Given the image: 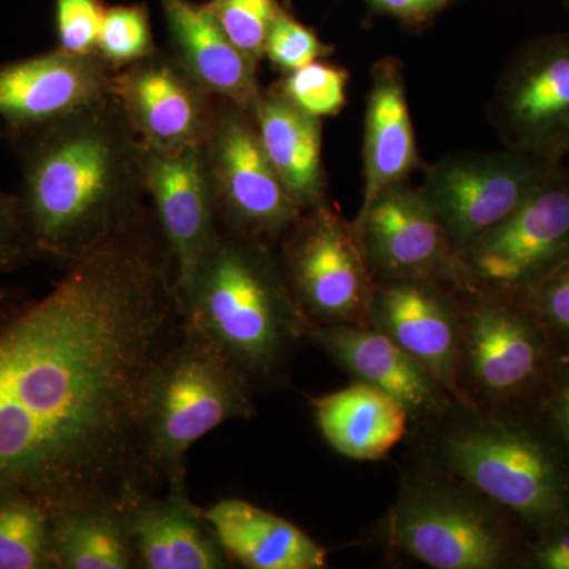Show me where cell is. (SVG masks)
I'll return each mask as SVG.
<instances>
[{"mask_svg":"<svg viewBox=\"0 0 569 569\" xmlns=\"http://www.w3.org/2000/svg\"><path fill=\"white\" fill-rule=\"evenodd\" d=\"M173 258L144 217L39 301L0 313V492L54 511L157 492L142 456L153 370L181 335Z\"/></svg>","mask_w":569,"mask_h":569,"instance_id":"6da1fadb","label":"cell"},{"mask_svg":"<svg viewBox=\"0 0 569 569\" xmlns=\"http://www.w3.org/2000/svg\"><path fill=\"white\" fill-rule=\"evenodd\" d=\"M17 198L33 260L69 268L146 217L144 146L112 99L11 134Z\"/></svg>","mask_w":569,"mask_h":569,"instance_id":"7a4b0ae2","label":"cell"},{"mask_svg":"<svg viewBox=\"0 0 569 569\" xmlns=\"http://www.w3.org/2000/svg\"><path fill=\"white\" fill-rule=\"evenodd\" d=\"M183 318L253 380L274 376L310 321L263 242L220 228L181 296Z\"/></svg>","mask_w":569,"mask_h":569,"instance_id":"3957f363","label":"cell"},{"mask_svg":"<svg viewBox=\"0 0 569 569\" xmlns=\"http://www.w3.org/2000/svg\"><path fill=\"white\" fill-rule=\"evenodd\" d=\"M252 391L233 359L183 318L142 402V456L153 488L187 489L190 449L217 427L252 418Z\"/></svg>","mask_w":569,"mask_h":569,"instance_id":"277c9868","label":"cell"},{"mask_svg":"<svg viewBox=\"0 0 569 569\" xmlns=\"http://www.w3.org/2000/svg\"><path fill=\"white\" fill-rule=\"evenodd\" d=\"M204 152L219 227L268 246L284 238L302 211L269 162L252 112L219 100Z\"/></svg>","mask_w":569,"mask_h":569,"instance_id":"5b68a950","label":"cell"},{"mask_svg":"<svg viewBox=\"0 0 569 569\" xmlns=\"http://www.w3.org/2000/svg\"><path fill=\"white\" fill-rule=\"evenodd\" d=\"M283 239V272L310 325L369 320L376 284L353 224L321 204L302 212Z\"/></svg>","mask_w":569,"mask_h":569,"instance_id":"8992f818","label":"cell"},{"mask_svg":"<svg viewBox=\"0 0 569 569\" xmlns=\"http://www.w3.org/2000/svg\"><path fill=\"white\" fill-rule=\"evenodd\" d=\"M556 170V163L511 149L452 153L429 168L421 190L458 257L518 211Z\"/></svg>","mask_w":569,"mask_h":569,"instance_id":"52a82bcc","label":"cell"},{"mask_svg":"<svg viewBox=\"0 0 569 569\" xmlns=\"http://www.w3.org/2000/svg\"><path fill=\"white\" fill-rule=\"evenodd\" d=\"M492 121L511 151L557 163L569 152V33L533 41L493 93Z\"/></svg>","mask_w":569,"mask_h":569,"instance_id":"ba28073f","label":"cell"},{"mask_svg":"<svg viewBox=\"0 0 569 569\" xmlns=\"http://www.w3.org/2000/svg\"><path fill=\"white\" fill-rule=\"evenodd\" d=\"M449 468L531 522H548L563 509V486L552 459L531 438L500 422L460 430L443 449Z\"/></svg>","mask_w":569,"mask_h":569,"instance_id":"9c48e42d","label":"cell"},{"mask_svg":"<svg viewBox=\"0 0 569 569\" xmlns=\"http://www.w3.org/2000/svg\"><path fill=\"white\" fill-rule=\"evenodd\" d=\"M568 254L569 176L556 170L518 211L458 254V272L490 287H519Z\"/></svg>","mask_w":569,"mask_h":569,"instance_id":"30bf717a","label":"cell"},{"mask_svg":"<svg viewBox=\"0 0 569 569\" xmlns=\"http://www.w3.org/2000/svg\"><path fill=\"white\" fill-rule=\"evenodd\" d=\"M111 96L146 149L204 146L219 100L176 58L152 52L112 73Z\"/></svg>","mask_w":569,"mask_h":569,"instance_id":"8fae6325","label":"cell"},{"mask_svg":"<svg viewBox=\"0 0 569 569\" xmlns=\"http://www.w3.org/2000/svg\"><path fill=\"white\" fill-rule=\"evenodd\" d=\"M353 228L367 263L385 280L432 282L458 274V257L421 189L385 190L359 212Z\"/></svg>","mask_w":569,"mask_h":569,"instance_id":"7c38bea8","label":"cell"},{"mask_svg":"<svg viewBox=\"0 0 569 569\" xmlns=\"http://www.w3.org/2000/svg\"><path fill=\"white\" fill-rule=\"evenodd\" d=\"M397 549L436 569H492L505 557L503 538L482 509L440 489L417 488L389 519Z\"/></svg>","mask_w":569,"mask_h":569,"instance_id":"4fadbf2b","label":"cell"},{"mask_svg":"<svg viewBox=\"0 0 569 569\" xmlns=\"http://www.w3.org/2000/svg\"><path fill=\"white\" fill-rule=\"evenodd\" d=\"M112 70L99 54L56 50L0 63L3 133L29 132L70 118L111 96Z\"/></svg>","mask_w":569,"mask_h":569,"instance_id":"5bb4252c","label":"cell"},{"mask_svg":"<svg viewBox=\"0 0 569 569\" xmlns=\"http://www.w3.org/2000/svg\"><path fill=\"white\" fill-rule=\"evenodd\" d=\"M144 167L148 194L182 296L220 230L204 146L178 151L144 148Z\"/></svg>","mask_w":569,"mask_h":569,"instance_id":"9a60e30c","label":"cell"},{"mask_svg":"<svg viewBox=\"0 0 569 569\" xmlns=\"http://www.w3.org/2000/svg\"><path fill=\"white\" fill-rule=\"evenodd\" d=\"M369 321L425 367L441 388L458 391L462 328L452 307L430 282L385 280L376 284Z\"/></svg>","mask_w":569,"mask_h":569,"instance_id":"2e32d148","label":"cell"},{"mask_svg":"<svg viewBox=\"0 0 569 569\" xmlns=\"http://www.w3.org/2000/svg\"><path fill=\"white\" fill-rule=\"evenodd\" d=\"M137 569H227V556L204 509L187 489L140 493L127 505Z\"/></svg>","mask_w":569,"mask_h":569,"instance_id":"e0dca14e","label":"cell"},{"mask_svg":"<svg viewBox=\"0 0 569 569\" xmlns=\"http://www.w3.org/2000/svg\"><path fill=\"white\" fill-rule=\"evenodd\" d=\"M306 336L351 376L388 392L410 413L437 415L447 406L436 378L373 326L309 325Z\"/></svg>","mask_w":569,"mask_h":569,"instance_id":"ac0fdd59","label":"cell"},{"mask_svg":"<svg viewBox=\"0 0 569 569\" xmlns=\"http://www.w3.org/2000/svg\"><path fill=\"white\" fill-rule=\"evenodd\" d=\"M173 39L176 59L217 100L253 112L261 96L257 61L228 40L206 6L189 0H160Z\"/></svg>","mask_w":569,"mask_h":569,"instance_id":"d6986e66","label":"cell"},{"mask_svg":"<svg viewBox=\"0 0 569 569\" xmlns=\"http://www.w3.org/2000/svg\"><path fill=\"white\" fill-rule=\"evenodd\" d=\"M365 130V194L359 212L385 190L407 182L419 162L406 73L396 58L381 59L373 66Z\"/></svg>","mask_w":569,"mask_h":569,"instance_id":"ffe728a7","label":"cell"},{"mask_svg":"<svg viewBox=\"0 0 569 569\" xmlns=\"http://www.w3.org/2000/svg\"><path fill=\"white\" fill-rule=\"evenodd\" d=\"M233 563L249 569H323L328 549L290 520L241 500L224 498L204 509Z\"/></svg>","mask_w":569,"mask_h":569,"instance_id":"44dd1931","label":"cell"},{"mask_svg":"<svg viewBox=\"0 0 569 569\" xmlns=\"http://www.w3.org/2000/svg\"><path fill=\"white\" fill-rule=\"evenodd\" d=\"M252 114L266 156L298 208L306 212L326 204L320 119L277 89L261 92Z\"/></svg>","mask_w":569,"mask_h":569,"instance_id":"7402d4cb","label":"cell"},{"mask_svg":"<svg viewBox=\"0 0 569 569\" xmlns=\"http://www.w3.org/2000/svg\"><path fill=\"white\" fill-rule=\"evenodd\" d=\"M312 408L329 447L361 462L388 456L406 437L410 415L395 397L362 381L313 397Z\"/></svg>","mask_w":569,"mask_h":569,"instance_id":"603a6c76","label":"cell"},{"mask_svg":"<svg viewBox=\"0 0 569 569\" xmlns=\"http://www.w3.org/2000/svg\"><path fill=\"white\" fill-rule=\"evenodd\" d=\"M123 501L92 498L51 511L56 569H137Z\"/></svg>","mask_w":569,"mask_h":569,"instance_id":"cb8c5ba5","label":"cell"},{"mask_svg":"<svg viewBox=\"0 0 569 569\" xmlns=\"http://www.w3.org/2000/svg\"><path fill=\"white\" fill-rule=\"evenodd\" d=\"M462 358L479 388L503 395L533 376L538 346L518 316L503 307L482 305L462 329Z\"/></svg>","mask_w":569,"mask_h":569,"instance_id":"d4e9b609","label":"cell"},{"mask_svg":"<svg viewBox=\"0 0 569 569\" xmlns=\"http://www.w3.org/2000/svg\"><path fill=\"white\" fill-rule=\"evenodd\" d=\"M0 569H56L51 512L22 492H0Z\"/></svg>","mask_w":569,"mask_h":569,"instance_id":"484cf974","label":"cell"},{"mask_svg":"<svg viewBox=\"0 0 569 569\" xmlns=\"http://www.w3.org/2000/svg\"><path fill=\"white\" fill-rule=\"evenodd\" d=\"M156 51L151 20L144 6L137 3V6L112 7L104 11L99 41H97V54L112 70L132 66Z\"/></svg>","mask_w":569,"mask_h":569,"instance_id":"4316f807","label":"cell"},{"mask_svg":"<svg viewBox=\"0 0 569 569\" xmlns=\"http://www.w3.org/2000/svg\"><path fill=\"white\" fill-rule=\"evenodd\" d=\"M347 82L346 69L317 61L287 73L276 89L299 110L321 119L337 116L343 110Z\"/></svg>","mask_w":569,"mask_h":569,"instance_id":"83f0119b","label":"cell"},{"mask_svg":"<svg viewBox=\"0 0 569 569\" xmlns=\"http://www.w3.org/2000/svg\"><path fill=\"white\" fill-rule=\"evenodd\" d=\"M206 9L239 51L257 62L264 58L266 39L280 10L277 0H212Z\"/></svg>","mask_w":569,"mask_h":569,"instance_id":"f1b7e54d","label":"cell"},{"mask_svg":"<svg viewBox=\"0 0 569 569\" xmlns=\"http://www.w3.org/2000/svg\"><path fill=\"white\" fill-rule=\"evenodd\" d=\"M331 51L332 48L318 39L316 32L296 21L280 7L266 39L264 56L269 61L284 73H290L320 61L331 54Z\"/></svg>","mask_w":569,"mask_h":569,"instance_id":"f546056e","label":"cell"},{"mask_svg":"<svg viewBox=\"0 0 569 569\" xmlns=\"http://www.w3.org/2000/svg\"><path fill=\"white\" fill-rule=\"evenodd\" d=\"M104 11L100 0H56L59 50L71 54H97Z\"/></svg>","mask_w":569,"mask_h":569,"instance_id":"4dcf8cb0","label":"cell"},{"mask_svg":"<svg viewBox=\"0 0 569 569\" xmlns=\"http://www.w3.org/2000/svg\"><path fill=\"white\" fill-rule=\"evenodd\" d=\"M31 260V247L21 223L17 198L0 187V272L14 271Z\"/></svg>","mask_w":569,"mask_h":569,"instance_id":"1f68e13d","label":"cell"},{"mask_svg":"<svg viewBox=\"0 0 569 569\" xmlns=\"http://www.w3.org/2000/svg\"><path fill=\"white\" fill-rule=\"evenodd\" d=\"M372 9L407 24H421L451 6L455 0H365Z\"/></svg>","mask_w":569,"mask_h":569,"instance_id":"d6a6232c","label":"cell"},{"mask_svg":"<svg viewBox=\"0 0 569 569\" xmlns=\"http://www.w3.org/2000/svg\"><path fill=\"white\" fill-rule=\"evenodd\" d=\"M542 302L546 313L561 328L569 329V264L546 284Z\"/></svg>","mask_w":569,"mask_h":569,"instance_id":"836d02e7","label":"cell"},{"mask_svg":"<svg viewBox=\"0 0 569 569\" xmlns=\"http://www.w3.org/2000/svg\"><path fill=\"white\" fill-rule=\"evenodd\" d=\"M538 565L546 569H569V533L539 550Z\"/></svg>","mask_w":569,"mask_h":569,"instance_id":"e575fe53","label":"cell"},{"mask_svg":"<svg viewBox=\"0 0 569 569\" xmlns=\"http://www.w3.org/2000/svg\"><path fill=\"white\" fill-rule=\"evenodd\" d=\"M20 302V293L18 291L9 290V288H0V313L9 307Z\"/></svg>","mask_w":569,"mask_h":569,"instance_id":"d590c367","label":"cell"},{"mask_svg":"<svg viewBox=\"0 0 569 569\" xmlns=\"http://www.w3.org/2000/svg\"><path fill=\"white\" fill-rule=\"evenodd\" d=\"M559 415L561 422H563L565 429H567L569 436V385L563 389L560 396L559 402Z\"/></svg>","mask_w":569,"mask_h":569,"instance_id":"8d00e7d4","label":"cell"},{"mask_svg":"<svg viewBox=\"0 0 569 569\" xmlns=\"http://www.w3.org/2000/svg\"><path fill=\"white\" fill-rule=\"evenodd\" d=\"M567 2L569 3V0H567Z\"/></svg>","mask_w":569,"mask_h":569,"instance_id":"74e56055","label":"cell"}]
</instances>
